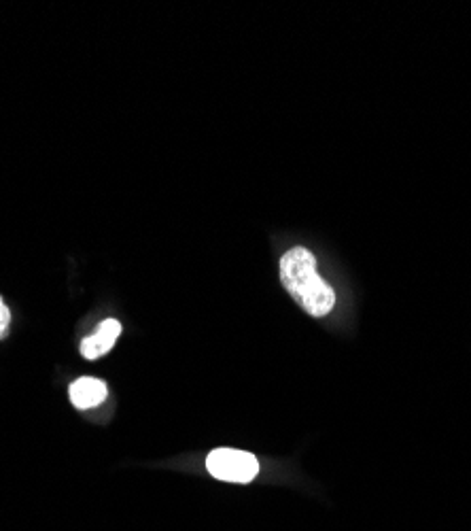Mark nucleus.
<instances>
[{"mask_svg":"<svg viewBox=\"0 0 471 531\" xmlns=\"http://www.w3.org/2000/svg\"><path fill=\"white\" fill-rule=\"evenodd\" d=\"M281 281L291 298L312 317H325L336 304V291L319 277L317 260L304 247H295L283 255Z\"/></svg>","mask_w":471,"mask_h":531,"instance_id":"obj_1","label":"nucleus"},{"mask_svg":"<svg viewBox=\"0 0 471 531\" xmlns=\"http://www.w3.org/2000/svg\"><path fill=\"white\" fill-rule=\"evenodd\" d=\"M206 470L219 481L247 485L259 474V461L247 451L215 449L206 457Z\"/></svg>","mask_w":471,"mask_h":531,"instance_id":"obj_2","label":"nucleus"},{"mask_svg":"<svg viewBox=\"0 0 471 531\" xmlns=\"http://www.w3.org/2000/svg\"><path fill=\"white\" fill-rule=\"evenodd\" d=\"M107 383L94 379V376H81L77 379L71 389H68V396H71V402L79 410H90L100 406L104 400H107Z\"/></svg>","mask_w":471,"mask_h":531,"instance_id":"obj_3","label":"nucleus"},{"mask_svg":"<svg viewBox=\"0 0 471 531\" xmlns=\"http://www.w3.org/2000/svg\"><path fill=\"white\" fill-rule=\"evenodd\" d=\"M119 334H121V323L117 319L102 321L98 325L96 334L81 342V355L85 359H98L102 355H107L113 349Z\"/></svg>","mask_w":471,"mask_h":531,"instance_id":"obj_4","label":"nucleus"},{"mask_svg":"<svg viewBox=\"0 0 471 531\" xmlns=\"http://www.w3.org/2000/svg\"><path fill=\"white\" fill-rule=\"evenodd\" d=\"M9 321H11V311L7 308V304L3 302V296H0V340L7 336Z\"/></svg>","mask_w":471,"mask_h":531,"instance_id":"obj_5","label":"nucleus"}]
</instances>
